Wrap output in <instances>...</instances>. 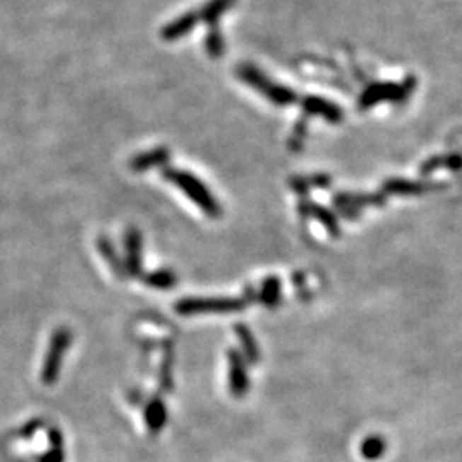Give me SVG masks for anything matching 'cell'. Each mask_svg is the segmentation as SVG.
<instances>
[{"label":"cell","instance_id":"cell-1","mask_svg":"<svg viewBox=\"0 0 462 462\" xmlns=\"http://www.w3.org/2000/svg\"><path fill=\"white\" fill-rule=\"evenodd\" d=\"M163 177L170 182H173L178 189L185 192L189 197L194 200L195 204L206 212L209 218H219L221 216V207L219 204L216 202V199L212 197L209 190L204 187V183L200 182L199 178H195L194 175L187 173V171H180L173 168H166L163 171Z\"/></svg>","mask_w":462,"mask_h":462},{"label":"cell","instance_id":"cell-2","mask_svg":"<svg viewBox=\"0 0 462 462\" xmlns=\"http://www.w3.org/2000/svg\"><path fill=\"white\" fill-rule=\"evenodd\" d=\"M416 88V79L408 77L403 84L395 83H380L374 84L365 89L362 98H359V108L366 110L370 106L379 105L380 101H391V103H403Z\"/></svg>","mask_w":462,"mask_h":462},{"label":"cell","instance_id":"cell-3","mask_svg":"<svg viewBox=\"0 0 462 462\" xmlns=\"http://www.w3.org/2000/svg\"><path fill=\"white\" fill-rule=\"evenodd\" d=\"M245 308V300L238 298H185L178 301L177 312L182 316L192 313H228Z\"/></svg>","mask_w":462,"mask_h":462},{"label":"cell","instance_id":"cell-4","mask_svg":"<svg viewBox=\"0 0 462 462\" xmlns=\"http://www.w3.org/2000/svg\"><path fill=\"white\" fill-rule=\"evenodd\" d=\"M72 336L69 333V329L60 327L53 333L50 347H48L47 358H45L43 370H42V382L47 386H52L57 379H59L60 368H62V359L65 357L69 345H71Z\"/></svg>","mask_w":462,"mask_h":462},{"label":"cell","instance_id":"cell-5","mask_svg":"<svg viewBox=\"0 0 462 462\" xmlns=\"http://www.w3.org/2000/svg\"><path fill=\"white\" fill-rule=\"evenodd\" d=\"M242 79L247 81L248 84L255 86L259 91H262L265 96L269 98V100L274 101L276 105H289L294 101V93L289 91V89H284V88H279V86H274L269 83L267 79H264L262 76H260L259 72L253 71L252 67H247V69H242Z\"/></svg>","mask_w":462,"mask_h":462},{"label":"cell","instance_id":"cell-6","mask_svg":"<svg viewBox=\"0 0 462 462\" xmlns=\"http://www.w3.org/2000/svg\"><path fill=\"white\" fill-rule=\"evenodd\" d=\"M445 187V183H425V182H410V180H389L383 183V195H420L427 192L439 190Z\"/></svg>","mask_w":462,"mask_h":462},{"label":"cell","instance_id":"cell-7","mask_svg":"<svg viewBox=\"0 0 462 462\" xmlns=\"http://www.w3.org/2000/svg\"><path fill=\"white\" fill-rule=\"evenodd\" d=\"M228 358H230L231 394L236 395V398H242V395L247 394L248 391V379H247V371H245V363L242 357H240V353H236V351H230Z\"/></svg>","mask_w":462,"mask_h":462},{"label":"cell","instance_id":"cell-8","mask_svg":"<svg viewBox=\"0 0 462 462\" xmlns=\"http://www.w3.org/2000/svg\"><path fill=\"white\" fill-rule=\"evenodd\" d=\"M141 236L136 230H130L125 235V248H127V272L137 276L141 271Z\"/></svg>","mask_w":462,"mask_h":462},{"label":"cell","instance_id":"cell-9","mask_svg":"<svg viewBox=\"0 0 462 462\" xmlns=\"http://www.w3.org/2000/svg\"><path fill=\"white\" fill-rule=\"evenodd\" d=\"M305 110L308 113H316V115L324 117L327 122H333V124H337V122L342 120L341 108L334 103L322 100V98H308V100L305 101Z\"/></svg>","mask_w":462,"mask_h":462},{"label":"cell","instance_id":"cell-10","mask_svg":"<svg viewBox=\"0 0 462 462\" xmlns=\"http://www.w3.org/2000/svg\"><path fill=\"white\" fill-rule=\"evenodd\" d=\"M170 151L165 149V147H158V149L147 151L144 154H137L136 158L130 161V168L136 171H146L149 168H154V166L163 165V163L168 161Z\"/></svg>","mask_w":462,"mask_h":462},{"label":"cell","instance_id":"cell-11","mask_svg":"<svg viewBox=\"0 0 462 462\" xmlns=\"http://www.w3.org/2000/svg\"><path fill=\"white\" fill-rule=\"evenodd\" d=\"M301 211H305L304 214L306 216H312V218H316L320 221L322 224L327 228V231L330 233V235H339V224H337V219L334 218L333 212H329L325 209V207L322 206H317V204L310 202V200H305V202H301L300 206Z\"/></svg>","mask_w":462,"mask_h":462},{"label":"cell","instance_id":"cell-12","mask_svg":"<svg viewBox=\"0 0 462 462\" xmlns=\"http://www.w3.org/2000/svg\"><path fill=\"white\" fill-rule=\"evenodd\" d=\"M439 168H449L452 171H459L462 168V156L461 154H447V156H435L430 158L421 165V173L428 175Z\"/></svg>","mask_w":462,"mask_h":462},{"label":"cell","instance_id":"cell-13","mask_svg":"<svg viewBox=\"0 0 462 462\" xmlns=\"http://www.w3.org/2000/svg\"><path fill=\"white\" fill-rule=\"evenodd\" d=\"M146 423L149 427V430L153 433H158L159 428L166 423V410L163 406V403L159 399L151 400V404L146 410Z\"/></svg>","mask_w":462,"mask_h":462},{"label":"cell","instance_id":"cell-14","mask_svg":"<svg viewBox=\"0 0 462 462\" xmlns=\"http://www.w3.org/2000/svg\"><path fill=\"white\" fill-rule=\"evenodd\" d=\"M98 248H100L101 253H103V257L106 260H108L110 265H112V269L115 271V274L118 277H124L127 274V269L124 267V264L120 262V259L117 257L115 253V248L112 247V243L108 242V240L105 238V236H101V238H98Z\"/></svg>","mask_w":462,"mask_h":462},{"label":"cell","instance_id":"cell-15","mask_svg":"<svg viewBox=\"0 0 462 462\" xmlns=\"http://www.w3.org/2000/svg\"><path fill=\"white\" fill-rule=\"evenodd\" d=\"M386 452V441H383L382 437L374 435L368 437V439L362 444V454L363 457L368 461H377L383 456Z\"/></svg>","mask_w":462,"mask_h":462},{"label":"cell","instance_id":"cell-16","mask_svg":"<svg viewBox=\"0 0 462 462\" xmlns=\"http://www.w3.org/2000/svg\"><path fill=\"white\" fill-rule=\"evenodd\" d=\"M236 334H238L240 342H242L245 357H247V359L250 363H255L257 359H259V347H257V342L253 341L250 330H248L247 327L238 325V327H236Z\"/></svg>","mask_w":462,"mask_h":462},{"label":"cell","instance_id":"cell-17","mask_svg":"<svg viewBox=\"0 0 462 462\" xmlns=\"http://www.w3.org/2000/svg\"><path fill=\"white\" fill-rule=\"evenodd\" d=\"M144 279H146V284L153 286V288H158V289H168L177 284V276H175L170 269H163V271L149 274V276H146Z\"/></svg>","mask_w":462,"mask_h":462},{"label":"cell","instance_id":"cell-18","mask_svg":"<svg viewBox=\"0 0 462 462\" xmlns=\"http://www.w3.org/2000/svg\"><path fill=\"white\" fill-rule=\"evenodd\" d=\"M279 293H281V283L276 277H269L262 286V293H260V300L267 306H274L279 304Z\"/></svg>","mask_w":462,"mask_h":462},{"label":"cell","instance_id":"cell-19","mask_svg":"<svg viewBox=\"0 0 462 462\" xmlns=\"http://www.w3.org/2000/svg\"><path fill=\"white\" fill-rule=\"evenodd\" d=\"M50 439H52V451L47 454V456H43L40 462H62V439H60V433L57 430H52L50 432Z\"/></svg>","mask_w":462,"mask_h":462}]
</instances>
